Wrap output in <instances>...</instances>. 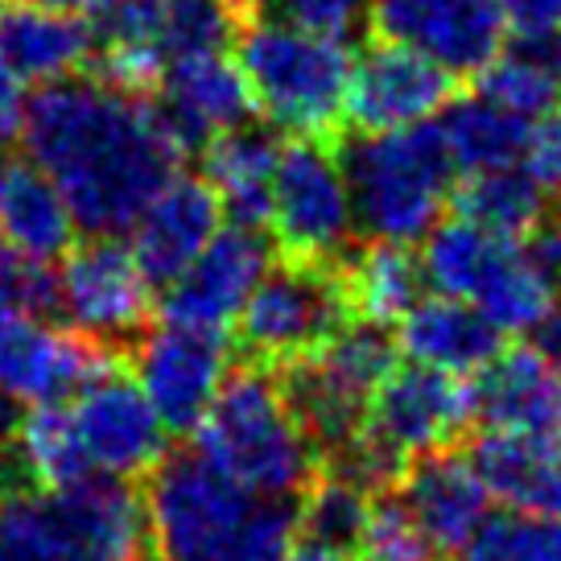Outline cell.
Segmentation results:
<instances>
[{"mask_svg": "<svg viewBox=\"0 0 561 561\" xmlns=\"http://www.w3.org/2000/svg\"><path fill=\"white\" fill-rule=\"evenodd\" d=\"M21 137L91 236L133 228L186 161L158 100H133L100 79H54L25 104Z\"/></svg>", "mask_w": 561, "mask_h": 561, "instance_id": "6da1fadb", "label": "cell"}, {"mask_svg": "<svg viewBox=\"0 0 561 561\" xmlns=\"http://www.w3.org/2000/svg\"><path fill=\"white\" fill-rule=\"evenodd\" d=\"M158 561H280L298 537L289 500L252 495L198 455H161L145 495Z\"/></svg>", "mask_w": 561, "mask_h": 561, "instance_id": "7a4b0ae2", "label": "cell"}, {"mask_svg": "<svg viewBox=\"0 0 561 561\" xmlns=\"http://www.w3.org/2000/svg\"><path fill=\"white\" fill-rule=\"evenodd\" d=\"M191 434L194 450L215 471L268 500L301 495L322 462L280 392L277 371L252 359L224 376L215 401Z\"/></svg>", "mask_w": 561, "mask_h": 561, "instance_id": "3957f363", "label": "cell"}, {"mask_svg": "<svg viewBox=\"0 0 561 561\" xmlns=\"http://www.w3.org/2000/svg\"><path fill=\"white\" fill-rule=\"evenodd\" d=\"M145 500L116 474L0 495V561H145Z\"/></svg>", "mask_w": 561, "mask_h": 561, "instance_id": "277c9868", "label": "cell"}, {"mask_svg": "<svg viewBox=\"0 0 561 561\" xmlns=\"http://www.w3.org/2000/svg\"><path fill=\"white\" fill-rule=\"evenodd\" d=\"M339 165L347 178L355 224L368 240L413 244L438 224L450 203L455 161L438 124H409L388 133H339Z\"/></svg>", "mask_w": 561, "mask_h": 561, "instance_id": "5b68a950", "label": "cell"}, {"mask_svg": "<svg viewBox=\"0 0 561 561\" xmlns=\"http://www.w3.org/2000/svg\"><path fill=\"white\" fill-rule=\"evenodd\" d=\"M347 42L252 18L240 34V70L256 116L289 137H339L351 83Z\"/></svg>", "mask_w": 561, "mask_h": 561, "instance_id": "8992f818", "label": "cell"}, {"mask_svg": "<svg viewBox=\"0 0 561 561\" xmlns=\"http://www.w3.org/2000/svg\"><path fill=\"white\" fill-rule=\"evenodd\" d=\"M397 351L401 347L388 327L351 318L314 355L273 368L294 417L306 430V438L314 442L318 458L339 455L359 434L371 392L397 368Z\"/></svg>", "mask_w": 561, "mask_h": 561, "instance_id": "52a82bcc", "label": "cell"}, {"mask_svg": "<svg viewBox=\"0 0 561 561\" xmlns=\"http://www.w3.org/2000/svg\"><path fill=\"white\" fill-rule=\"evenodd\" d=\"M351 310L343 264L294 261L268 264L240 310V351L252 364L280 368L301 355H314L334 331H343Z\"/></svg>", "mask_w": 561, "mask_h": 561, "instance_id": "ba28073f", "label": "cell"}, {"mask_svg": "<svg viewBox=\"0 0 561 561\" xmlns=\"http://www.w3.org/2000/svg\"><path fill=\"white\" fill-rule=\"evenodd\" d=\"M277 244L294 261H343L351 252L347 178L339 153L322 137H294L280 145L273 178V224Z\"/></svg>", "mask_w": 561, "mask_h": 561, "instance_id": "9c48e42d", "label": "cell"}, {"mask_svg": "<svg viewBox=\"0 0 561 561\" xmlns=\"http://www.w3.org/2000/svg\"><path fill=\"white\" fill-rule=\"evenodd\" d=\"M471 421L474 388L462 385V376L409 364V368L388 371L380 388L371 392L364 430L392 455L413 462L417 455L455 446Z\"/></svg>", "mask_w": 561, "mask_h": 561, "instance_id": "30bf717a", "label": "cell"}, {"mask_svg": "<svg viewBox=\"0 0 561 561\" xmlns=\"http://www.w3.org/2000/svg\"><path fill=\"white\" fill-rule=\"evenodd\" d=\"M137 385L153 401L170 434L194 430L231 371V343L215 327L165 318L137 347Z\"/></svg>", "mask_w": 561, "mask_h": 561, "instance_id": "8fae6325", "label": "cell"}, {"mask_svg": "<svg viewBox=\"0 0 561 561\" xmlns=\"http://www.w3.org/2000/svg\"><path fill=\"white\" fill-rule=\"evenodd\" d=\"M121 364V351L83 331H58L42 314L0 306V388L13 401H62Z\"/></svg>", "mask_w": 561, "mask_h": 561, "instance_id": "7c38bea8", "label": "cell"}, {"mask_svg": "<svg viewBox=\"0 0 561 561\" xmlns=\"http://www.w3.org/2000/svg\"><path fill=\"white\" fill-rule=\"evenodd\" d=\"M450 100H455L450 70L434 62L430 54L380 37L351 67L343 128H355V133L409 128L438 116Z\"/></svg>", "mask_w": 561, "mask_h": 561, "instance_id": "4fadbf2b", "label": "cell"}, {"mask_svg": "<svg viewBox=\"0 0 561 561\" xmlns=\"http://www.w3.org/2000/svg\"><path fill=\"white\" fill-rule=\"evenodd\" d=\"M153 306L149 277L140 273L133 248L116 236H91L88 244L70 248L58 273V310L75 322V331L100 343L128 339L145 327Z\"/></svg>", "mask_w": 561, "mask_h": 561, "instance_id": "5bb4252c", "label": "cell"}, {"mask_svg": "<svg viewBox=\"0 0 561 561\" xmlns=\"http://www.w3.org/2000/svg\"><path fill=\"white\" fill-rule=\"evenodd\" d=\"M70 413L79 425L91 471L133 479V474L153 471L165 455L170 430L158 417L153 401L145 397V388L128 380L121 364L79 388V401L70 404Z\"/></svg>", "mask_w": 561, "mask_h": 561, "instance_id": "9a60e30c", "label": "cell"}, {"mask_svg": "<svg viewBox=\"0 0 561 561\" xmlns=\"http://www.w3.org/2000/svg\"><path fill=\"white\" fill-rule=\"evenodd\" d=\"M371 30L430 54L450 75H474L500 54L504 18L495 0H368Z\"/></svg>", "mask_w": 561, "mask_h": 561, "instance_id": "2e32d148", "label": "cell"}, {"mask_svg": "<svg viewBox=\"0 0 561 561\" xmlns=\"http://www.w3.org/2000/svg\"><path fill=\"white\" fill-rule=\"evenodd\" d=\"M268 264L273 252L261 231L231 224L228 231H215V240L194 256L191 268L165 285L161 310L174 322L228 331L244 310L248 294L256 289V280L268 273Z\"/></svg>", "mask_w": 561, "mask_h": 561, "instance_id": "e0dca14e", "label": "cell"}, {"mask_svg": "<svg viewBox=\"0 0 561 561\" xmlns=\"http://www.w3.org/2000/svg\"><path fill=\"white\" fill-rule=\"evenodd\" d=\"M153 100L186 158L198 153L215 133L248 124L256 116L244 70L224 50L174 54Z\"/></svg>", "mask_w": 561, "mask_h": 561, "instance_id": "ac0fdd59", "label": "cell"}, {"mask_svg": "<svg viewBox=\"0 0 561 561\" xmlns=\"http://www.w3.org/2000/svg\"><path fill=\"white\" fill-rule=\"evenodd\" d=\"M219 194L207 178L174 174L133 224V256L149 285L178 280L219 231Z\"/></svg>", "mask_w": 561, "mask_h": 561, "instance_id": "d6986e66", "label": "cell"}, {"mask_svg": "<svg viewBox=\"0 0 561 561\" xmlns=\"http://www.w3.org/2000/svg\"><path fill=\"white\" fill-rule=\"evenodd\" d=\"M401 500L421 525L425 541L442 553H458L483 525L491 491L471 458L446 450L417 455L401 474Z\"/></svg>", "mask_w": 561, "mask_h": 561, "instance_id": "ffe728a7", "label": "cell"}, {"mask_svg": "<svg viewBox=\"0 0 561 561\" xmlns=\"http://www.w3.org/2000/svg\"><path fill=\"white\" fill-rule=\"evenodd\" d=\"M471 462L500 504L561 516V430H488Z\"/></svg>", "mask_w": 561, "mask_h": 561, "instance_id": "44dd1931", "label": "cell"}, {"mask_svg": "<svg viewBox=\"0 0 561 561\" xmlns=\"http://www.w3.org/2000/svg\"><path fill=\"white\" fill-rule=\"evenodd\" d=\"M471 388L474 421L488 430H561V371L537 347L500 351Z\"/></svg>", "mask_w": 561, "mask_h": 561, "instance_id": "7402d4cb", "label": "cell"}, {"mask_svg": "<svg viewBox=\"0 0 561 561\" xmlns=\"http://www.w3.org/2000/svg\"><path fill=\"white\" fill-rule=\"evenodd\" d=\"M397 347L425 368L479 371L504 351V331L479 306L462 298H425L397 322Z\"/></svg>", "mask_w": 561, "mask_h": 561, "instance_id": "603a6c76", "label": "cell"}, {"mask_svg": "<svg viewBox=\"0 0 561 561\" xmlns=\"http://www.w3.org/2000/svg\"><path fill=\"white\" fill-rule=\"evenodd\" d=\"M95 50V34L79 13H58L34 0L0 4V58L18 70L21 83H54L67 79Z\"/></svg>", "mask_w": 561, "mask_h": 561, "instance_id": "cb8c5ba5", "label": "cell"}, {"mask_svg": "<svg viewBox=\"0 0 561 561\" xmlns=\"http://www.w3.org/2000/svg\"><path fill=\"white\" fill-rule=\"evenodd\" d=\"M75 215L34 158L0 153V240L34 261H58L75 248Z\"/></svg>", "mask_w": 561, "mask_h": 561, "instance_id": "d4e9b609", "label": "cell"}, {"mask_svg": "<svg viewBox=\"0 0 561 561\" xmlns=\"http://www.w3.org/2000/svg\"><path fill=\"white\" fill-rule=\"evenodd\" d=\"M280 140L273 137V124H236L224 128L203 145V174L210 191L219 194V207L240 228L264 231L273 224V178H277Z\"/></svg>", "mask_w": 561, "mask_h": 561, "instance_id": "484cf974", "label": "cell"}, {"mask_svg": "<svg viewBox=\"0 0 561 561\" xmlns=\"http://www.w3.org/2000/svg\"><path fill=\"white\" fill-rule=\"evenodd\" d=\"M479 95L525 121H541L561 104V34L516 37L512 50H500L488 67L474 70Z\"/></svg>", "mask_w": 561, "mask_h": 561, "instance_id": "4316f807", "label": "cell"}, {"mask_svg": "<svg viewBox=\"0 0 561 561\" xmlns=\"http://www.w3.org/2000/svg\"><path fill=\"white\" fill-rule=\"evenodd\" d=\"M343 285L355 318H368L376 327H397L421 301V256L409 252V244L371 240L359 252L343 256Z\"/></svg>", "mask_w": 561, "mask_h": 561, "instance_id": "83f0119b", "label": "cell"}, {"mask_svg": "<svg viewBox=\"0 0 561 561\" xmlns=\"http://www.w3.org/2000/svg\"><path fill=\"white\" fill-rule=\"evenodd\" d=\"M450 207L458 219L508 240L537 236L545 224V191L528 178V170L516 165L467 174L458 186H450Z\"/></svg>", "mask_w": 561, "mask_h": 561, "instance_id": "f1b7e54d", "label": "cell"}, {"mask_svg": "<svg viewBox=\"0 0 561 561\" xmlns=\"http://www.w3.org/2000/svg\"><path fill=\"white\" fill-rule=\"evenodd\" d=\"M442 140L450 149V161L462 174H479V170H500V165H516L525 158L528 145V121L516 112L495 107L483 95L471 100H450L442 107Z\"/></svg>", "mask_w": 561, "mask_h": 561, "instance_id": "f546056e", "label": "cell"}, {"mask_svg": "<svg viewBox=\"0 0 561 561\" xmlns=\"http://www.w3.org/2000/svg\"><path fill=\"white\" fill-rule=\"evenodd\" d=\"M553 298H558V280L545 273L537 252H528L520 240H504L483 285L474 289L471 306H479L504 334H520L541 322Z\"/></svg>", "mask_w": 561, "mask_h": 561, "instance_id": "4dcf8cb0", "label": "cell"}, {"mask_svg": "<svg viewBox=\"0 0 561 561\" xmlns=\"http://www.w3.org/2000/svg\"><path fill=\"white\" fill-rule=\"evenodd\" d=\"M13 455H18L30 488L37 483L46 491H58L95 474L67 401H37L30 413H21Z\"/></svg>", "mask_w": 561, "mask_h": 561, "instance_id": "1f68e13d", "label": "cell"}, {"mask_svg": "<svg viewBox=\"0 0 561 561\" xmlns=\"http://www.w3.org/2000/svg\"><path fill=\"white\" fill-rule=\"evenodd\" d=\"M371 491L339 471L314 474L298 504V533L306 541L327 545L334 553H359L364 528H368Z\"/></svg>", "mask_w": 561, "mask_h": 561, "instance_id": "d6a6232c", "label": "cell"}, {"mask_svg": "<svg viewBox=\"0 0 561 561\" xmlns=\"http://www.w3.org/2000/svg\"><path fill=\"white\" fill-rule=\"evenodd\" d=\"M508 236H495V231H483L467 224V219H450L442 228H430V240H425V252H421V273L425 280L446 294V298H474V289L483 285L488 268L495 264L500 248H504Z\"/></svg>", "mask_w": 561, "mask_h": 561, "instance_id": "836d02e7", "label": "cell"}, {"mask_svg": "<svg viewBox=\"0 0 561 561\" xmlns=\"http://www.w3.org/2000/svg\"><path fill=\"white\" fill-rule=\"evenodd\" d=\"M462 561H561V516L541 512H495L458 549Z\"/></svg>", "mask_w": 561, "mask_h": 561, "instance_id": "e575fe53", "label": "cell"}, {"mask_svg": "<svg viewBox=\"0 0 561 561\" xmlns=\"http://www.w3.org/2000/svg\"><path fill=\"white\" fill-rule=\"evenodd\" d=\"M165 67H170V54L158 42H104V50L95 54L91 79L133 100H153L161 91Z\"/></svg>", "mask_w": 561, "mask_h": 561, "instance_id": "d590c367", "label": "cell"}, {"mask_svg": "<svg viewBox=\"0 0 561 561\" xmlns=\"http://www.w3.org/2000/svg\"><path fill=\"white\" fill-rule=\"evenodd\" d=\"M434 545L425 541L413 512L404 508L401 495H380L368 512V528L359 541L364 561H430Z\"/></svg>", "mask_w": 561, "mask_h": 561, "instance_id": "8d00e7d4", "label": "cell"}, {"mask_svg": "<svg viewBox=\"0 0 561 561\" xmlns=\"http://www.w3.org/2000/svg\"><path fill=\"white\" fill-rule=\"evenodd\" d=\"M261 13L334 42H355L371 25L368 0H261Z\"/></svg>", "mask_w": 561, "mask_h": 561, "instance_id": "74e56055", "label": "cell"}, {"mask_svg": "<svg viewBox=\"0 0 561 561\" xmlns=\"http://www.w3.org/2000/svg\"><path fill=\"white\" fill-rule=\"evenodd\" d=\"M240 21L231 18L224 4L215 0H174L170 21L161 30V50L170 54H203V50H228L231 34Z\"/></svg>", "mask_w": 561, "mask_h": 561, "instance_id": "f35d334b", "label": "cell"}, {"mask_svg": "<svg viewBox=\"0 0 561 561\" xmlns=\"http://www.w3.org/2000/svg\"><path fill=\"white\" fill-rule=\"evenodd\" d=\"M0 306H18L30 314H58V273L0 240Z\"/></svg>", "mask_w": 561, "mask_h": 561, "instance_id": "ab89813d", "label": "cell"}, {"mask_svg": "<svg viewBox=\"0 0 561 561\" xmlns=\"http://www.w3.org/2000/svg\"><path fill=\"white\" fill-rule=\"evenodd\" d=\"M174 0H100V9L91 13L100 42H158L161 30L170 21Z\"/></svg>", "mask_w": 561, "mask_h": 561, "instance_id": "60d3db41", "label": "cell"}, {"mask_svg": "<svg viewBox=\"0 0 561 561\" xmlns=\"http://www.w3.org/2000/svg\"><path fill=\"white\" fill-rule=\"evenodd\" d=\"M525 170L541 191L561 194V107L545 112L537 128H528L525 145Z\"/></svg>", "mask_w": 561, "mask_h": 561, "instance_id": "b9f144b4", "label": "cell"}, {"mask_svg": "<svg viewBox=\"0 0 561 561\" xmlns=\"http://www.w3.org/2000/svg\"><path fill=\"white\" fill-rule=\"evenodd\" d=\"M504 30L516 37H553L561 34V0H495Z\"/></svg>", "mask_w": 561, "mask_h": 561, "instance_id": "7bdbcfd3", "label": "cell"}, {"mask_svg": "<svg viewBox=\"0 0 561 561\" xmlns=\"http://www.w3.org/2000/svg\"><path fill=\"white\" fill-rule=\"evenodd\" d=\"M25 91H21L18 70L0 58V153L21 137V124H25Z\"/></svg>", "mask_w": 561, "mask_h": 561, "instance_id": "ee69618b", "label": "cell"}, {"mask_svg": "<svg viewBox=\"0 0 561 561\" xmlns=\"http://www.w3.org/2000/svg\"><path fill=\"white\" fill-rule=\"evenodd\" d=\"M533 334H537V351L561 371V298H553V306H549L541 322L533 327Z\"/></svg>", "mask_w": 561, "mask_h": 561, "instance_id": "f6af8a7d", "label": "cell"}, {"mask_svg": "<svg viewBox=\"0 0 561 561\" xmlns=\"http://www.w3.org/2000/svg\"><path fill=\"white\" fill-rule=\"evenodd\" d=\"M533 252H537V261L545 264V273H549L553 280H561V215L553 219V224L537 228V244H533Z\"/></svg>", "mask_w": 561, "mask_h": 561, "instance_id": "bcb514c9", "label": "cell"}, {"mask_svg": "<svg viewBox=\"0 0 561 561\" xmlns=\"http://www.w3.org/2000/svg\"><path fill=\"white\" fill-rule=\"evenodd\" d=\"M21 425V401H13L4 388H0V458L13 455V442H18Z\"/></svg>", "mask_w": 561, "mask_h": 561, "instance_id": "7dc6e473", "label": "cell"}, {"mask_svg": "<svg viewBox=\"0 0 561 561\" xmlns=\"http://www.w3.org/2000/svg\"><path fill=\"white\" fill-rule=\"evenodd\" d=\"M280 561H347V553H334L327 545H314V541H301V545H289Z\"/></svg>", "mask_w": 561, "mask_h": 561, "instance_id": "c3c4849f", "label": "cell"}, {"mask_svg": "<svg viewBox=\"0 0 561 561\" xmlns=\"http://www.w3.org/2000/svg\"><path fill=\"white\" fill-rule=\"evenodd\" d=\"M215 4H224V9H228L240 25H244V21H252V18H261V0H215Z\"/></svg>", "mask_w": 561, "mask_h": 561, "instance_id": "681fc988", "label": "cell"}, {"mask_svg": "<svg viewBox=\"0 0 561 561\" xmlns=\"http://www.w3.org/2000/svg\"><path fill=\"white\" fill-rule=\"evenodd\" d=\"M34 4H46V9H58V13H95L100 9V0H34Z\"/></svg>", "mask_w": 561, "mask_h": 561, "instance_id": "f907efd6", "label": "cell"}]
</instances>
